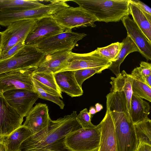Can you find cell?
Instances as JSON below:
<instances>
[{
    "label": "cell",
    "instance_id": "3957f363",
    "mask_svg": "<svg viewBox=\"0 0 151 151\" xmlns=\"http://www.w3.org/2000/svg\"><path fill=\"white\" fill-rule=\"evenodd\" d=\"M97 19L106 23L116 22L129 14L130 0H73Z\"/></svg>",
    "mask_w": 151,
    "mask_h": 151
},
{
    "label": "cell",
    "instance_id": "f546056e",
    "mask_svg": "<svg viewBox=\"0 0 151 151\" xmlns=\"http://www.w3.org/2000/svg\"><path fill=\"white\" fill-rule=\"evenodd\" d=\"M132 88L133 93L137 96L151 102V87L142 82L134 79Z\"/></svg>",
    "mask_w": 151,
    "mask_h": 151
},
{
    "label": "cell",
    "instance_id": "9c48e42d",
    "mask_svg": "<svg viewBox=\"0 0 151 151\" xmlns=\"http://www.w3.org/2000/svg\"><path fill=\"white\" fill-rule=\"evenodd\" d=\"M34 68L21 69L0 74V93L16 89L35 91L32 78Z\"/></svg>",
    "mask_w": 151,
    "mask_h": 151
},
{
    "label": "cell",
    "instance_id": "74e56055",
    "mask_svg": "<svg viewBox=\"0 0 151 151\" xmlns=\"http://www.w3.org/2000/svg\"><path fill=\"white\" fill-rule=\"evenodd\" d=\"M145 83L151 87V74L145 77Z\"/></svg>",
    "mask_w": 151,
    "mask_h": 151
},
{
    "label": "cell",
    "instance_id": "5bb4252c",
    "mask_svg": "<svg viewBox=\"0 0 151 151\" xmlns=\"http://www.w3.org/2000/svg\"><path fill=\"white\" fill-rule=\"evenodd\" d=\"M72 50H64L46 54L34 71L55 73L65 69L72 57Z\"/></svg>",
    "mask_w": 151,
    "mask_h": 151
},
{
    "label": "cell",
    "instance_id": "6da1fadb",
    "mask_svg": "<svg viewBox=\"0 0 151 151\" xmlns=\"http://www.w3.org/2000/svg\"><path fill=\"white\" fill-rule=\"evenodd\" d=\"M106 98V110L114 124L117 151H136L138 142L128 111L124 93L110 91Z\"/></svg>",
    "mask_w": 151,
    "mask_h": 151
},
{
    "label": "cell",
    "instance_id": "4316f807",
    "mask_svg": "<svg viewBox=\"0 0 151 151\" xmlns=\"http://www.w3.org/2000/svg\"><path fill=\"white\" fill-rule=\"evenodd\" d=\"M32 78L62 95V92L56 82L53 73L36 72L32 74Z\"/></svg>",
    "mask_w": 151,
    "mask_h": 151
},
{
    "label": "cell",
    "instance_id": "2e32d148",
    "mask_svg": "<svg viewBox=\"0 0 151 151\" xmlns=\"http://www.w3.org/2000/svg\"><path fill=\"white\" fill-rule=\"evenodd\" d=\"M50 119L47 106L39 103L30 111L23 125L28 128L34 134L46 127Z\"/></svg>",
    "mask_w": 151,
    "mask_h": 151
},
{
    "label": "cell",
    "instance_id": "7a4b0ae2",
    "mask_svg": "<svg viewBox=\"0 0 151 151\" xmlns=\"http://www.w3.org/2000/svg\"><path fill=\"white\" fill-rule=\"evenodd\" d=\"M76 111L63 118L53 120L50 119L48 125L24 140L20 151L37 149L50 145L65 137L68 134L81 128L77 122Z\"/></svg>",
    "mask_w": 151,
    "mask_h": 151
},
{
    "label": "cell",
    "instance_id": "b9f144b4",
    "mask_svg": "<svg viewBox=\"0 0 151 151\" xmlns=\"http://www.w3.org/2000/svg\"><path fill=\"white\" fill-rule=\"evenodd\" d=\"M2 42V35L1 32H0V52L1 51V47Z\"/></svg>",
    "mask_w": 151,
    "mask_h": 151
},
{
    "label": "cell",
    "instance_id": "83f0119b",
    "mask_svg": "<svg viewBox=\"0 0 151 151\" xmlns=\"http://www.w3.org/2000/svg\"><path fill=\"white\" fill-rule=\"evenodd\" d=\"M110 66H101L75 70V76L76 81L79 86L82 88V84L85 80L96 73H101L103 70L108 69Z\"/></svg>",
    "mask_w": 151,
    "mask_h": 151
},
{
    "label": "cell",
    "instance_id": "60d3db41",
    "mask_svg": "<svg viewBox=\"0 0 151 151\" xmlns=\"http://www.w3.org/2000/svg\"><path fill=\"white\" fill-rule=\"evenodd\" d=\"M89 112L91 115L95 114L96 112L95 108L93 107H91L89 109Z\"/></svg>",
    "mask_w": 151,
    "mask_h": 151
},
{
    "label": "cell",
    "instance_id": "ab89813d",
    "mask_svg": "<svg viewBox=\"0 0 151 151\" xmlns=\"http://www.w3.org/2000/svg\"><path fill=\"white\" fill-rule=\"evenodd\" d=\"M103 108L102 105L99 103L95 104V109L96 112L100 111Z\"/></svg>",
    "mask_w": 151,
    "mask_h": 151
},
{
    "label": "cell",
    "instance_id": "8992f818",
    "mask_svg": "<svg viewBox=\"0 0 151 151\" xmlns=\"http://www.w3.org/2000/svg\"><path fill=\"white\" fill-rule=\"evenodd\" d=\"M66 30L75 27L96 26L97 19L82 8L69 6L62 9L52 16Z\"/></svg>",
    "mask_w": 151,
    "mask_h": 151
},
{
    "label": "cell",
    "instance_id": "44dd1931",
    "mask_svg": "<svg viewBox=\"0 0 151 151\" xmlns=\"http://www.w3.org/2000/svg\"><path fill=\"white\" fill-rule=\"evenodd\" d=\"M32 134L28 128L22 125L8 135L3 137L6 151H20L22 143Z\"/></svg>",
    "mask_w": 151,
    "mask_h": 151
},
{
    "label": "cell",
    "instance_id": "4fadbf2b",
    "mask_svg": "<svg viewBox=\"0 0 151 151\" xmlns=\"http://www.w3.org/2000/svg\"><path fill=\"white\" fill-rule=\"evenodd\" d=\"M111 63V61L99 53L96 49L86 53L72 52L68 67L61 71L110 66Z\"/></svg>",
    "mask_w": 151,
    "mask_h": 151
},
{
    "label": "cell",
    "instance_id": "30bf717a",
    "mask_svg": "<svg viewBox=\"0 0 151 151\" xmlns=\"http://www.w3.org/2000/svg\"><path fill=\"white\" fill-rule=\"evenodd\" d=\"M2 93L9 105L23 118L27 116L39 98L35 91L24 89L10 90Z\"/></svg>",
    "mask_w": 151,
    "mask_h": 151
},
{
    "label": "cell",
    "instance_id": "52a82bcc",
    "mask_svg": "<svg viewBox=\"0 0 151 151\" xmlns=\"http://www.w3.org/2000/svg\"><path fill=\"white\" fill-rule=\"evenodd\" d=\"M86 35L84 33L66 30L47 38L35 45L46 54L64 50H72L77 42Z\"/></svg>",
    "mask_w": 151,
    "mask_h": 151
},
{
    "label": "cell",
    "instance_id": "f35d334b",
    "mask_svg": "<svg viewBox=\"0 0 151 151\" xmlns=\"http://www.w3.org/2000/svg\"><path fill=\"white\" fill-rule=\"evenodd\" d=\"M0 151H6L3 142V138L0 136Z\"/></svg>",
    "mask_w": 151,
    "mask_h": 151
},
{
    "label": "cell",
    "instance_id": "603a6c76",
    "mask_svg": "<svg viewBox=\"0 0 151 151\" xmlns=\"http://www.w3.org/2000/svg\"><path fill=\"white\" fill-rule=\"evenodd\" d=\"M123 44L115 61L112 62L108 69L110 70L117 76L120 73V67L125 58L130 53L135 52H139L138 48L128 36L122 41Z\"/></svg>",
    "mask_w": 151,
    "mask_h": 151
},
{
    "label": "cell",
    "instance_id": "484cf974",
    "mask_svg": "<svg viewBox=\"0 0 151 151\" xmlns=\"http://www.w3.org/2000/svg\"><path fill=\"white\" fill-rule=\"evenodd\" d=\"M136 137L139 143L151 145V120L148 119L134 124Z\"/></svg>",
    "mask_w": 151,
    "mask_h": 151
},
{
    "label": "cell",
    "instance_id": "8d00e7d4",
    "mask_svg": "<svg viewBox=\"0 0 151 151\" xmlns=\"http://www.w3.org/2000/svg\"><path fill=\"white\" fill-rule=\"evenodd\" d=\"M136 151H151V145L146 144L139 143Z\"/></svg>",
    "mask_w": 151,
    "mask_h": 151
},
{
    "label": "cell",
    "instance_id": "e0dca14e",
    "mask_svg": "<svg viewBox=\"0 0 151 151\" xmlns=\"http://www.w3.org/2000/svg\"><path fill=\"white\" fill-rule=\"evenodd\" d=\"M101 137L97 151H117L113 122L108 110L101 122Z\"/></svg>",
    "mask_w": 151,
    "mask_h": 151
},
{
    "label": "cell",
    "instance_id": "cb8c5ba5",
    "mask_svg": "<svg viewBox=\"0 0 151 151\" xmlns=\"http://www.w3.org/2000/svg\"><path fill=\"white\" fill-rule=\"evenodd\" d=\"M32 80L35 91L39 98L52 102L58 105L61 109H63L65 104L60 99L63 98L62 95L39 82L32 78Z\"/></svg>",
    "mask_w": 151,
    "mask_h": 151
},
{
    "label": "cell",
    "instance_id": "e575fe53",
    "mask_svg": "<svg viewBox=\"0 0 151 151\" xmlns=\"http://www.w3.org/2000/svg\"><path fill=\"white\" fill-rule=\"evenodd\" d=\"M132 0L140 7L146 17H149L151 16V9L150 7L139 0Z\"/></svg>",
    "mask_w": 151,
    "mask_h": 151
},
{
    "label": "cell",
    "instance_id": "5b68a950",
    "mask_svg": "<svg viewBox=\"0 0 151 151\" xmlns=\"http://www.w3.org/2000/svg\"><path fill=\"white\" fill-rule=\"evenodd\" d=\"M45 55L35 45H25L11 58L0 61V74L21 69H36Z\"/></svg>",
    "mask_w": 151,
    "mask_h": 151
},
{
    "label": "cell",
    "instance_id": "f1b7e54d",
    "mask_svg": "<svg viewBox=\"0 0 151 151\" xmlns=\"http://www.w3.org/2000/svg\"><path fill=\"white\" fill-rule=\"evenodd\" d=\"M123 43L117 42L96 49L98 52L111 62L115 61L123 46Z\"/></svg>",
    "mask_w": 151,
    "mask_h": 151
},
{
    "label": "cell",
    "instance_id": "7c38bea8",
    "mask_svg": "<svg viewBox=\"0 0 151 151\" xmlns=\"http://www.w3.org/2000/svg\"><path fill=\"white\" fill-rule=\"evenodd\" d=\"M23 117L11 106L0 93V136H6L22 125Z\"/></svg>",
    "mask_w": 151,
    "mask_h": 151
},
{
    "label": "cell",
    "instance_id": "7402d4cb",
    "mask_svg": "<svg viewBox=\"0 0 151 151\" xmlns=\"http://www.w3.org/2000/svg\"><path fill=\"white\" fill-rule=\"evenodd\" d=\"M129 10L132 20L151 43V22L140 7L132 0L129 4Z\"/></svg>",
    "mask_w": 151,
    "mask_h": 151
},
{
    "label": "cell",
    "instance_id": "9a60e30c",
    "mask_svg": "<svg viewBox=\"0 0 151 151\" xmlns=\"http://www.w3.org/2000/svg\"><path fill=\"white\" fill-rule=\"evenodd\" d=\"M121 21L129 36L138 48L139 53L147 60H151V43L133 20L128 16Z\"/></svg>",
    "mask_w": 151,
    "mask_h": 151
},
{
    "label": "cell",
    "instance_id": "836d02e7",
    "mask_svg": "<svg viewBox=\"0 0 151 151\" xmlns=\"http://www.w3.org/2000/svg\"><path fill=\"white\" fill-rule=\"evenodd\" d=\"M138 68L141 74L146 77L151 74V64L147 62L142 61Z\"/></svg>",
    "mask_w": 151,
    "mask_h": 151
},
{
    "label": "cell",
    "instance_id": "7bdbcfd3",
    "mask_svg": "<svg viewBox=\"0 0 151 151\" xmlns=\"http://www.w3.org/2000/svg\"></svg>",
    "mask_w": 151,
    "mask_h": 151
},
{
    "label": "cell",
    "instance_id": "d4e9b609",
    "mask_svg": "<svg viewBox=\"0 0 151 151\" xmlns=\"http://www.w3.org/2000/svg\"><path fill=\"white\" fill-rule=\"evenodd\" d=\"M44 5L38 0H0V10H27Z\"/></svg>",
    "mask_w": 151,
    "mask_h": 151
},
{
    "label": "cell",
    "instance_id": "d6986e66",
    "mask_svg": "<svg viewBox=\"0 0 151 151\" xmlns=\"http://www.w3.org/2000/svg\"><path fill=\"white\" fill-rule=\"evenodd\" d=\"M110 83L111 86L110 91L124 92L126 96L127 109L129 114L130 102L133 93L132 84L133 78L131 74L123 70L116 77H111Z\"/></svg>",
    "mask_w": 151,
    "mask_h": 151
},
{
    "label": "cell",
    "instance_id": "4dcf8cb0",
    "mask_svg": "<svg viewBox=\"0 0 151 151\" xmlns=\"http://www.w3.org/2000/svg\"><path fill=\"white\" fill-rule=\"evenodd\" d=\"M91 115L89 113L87 108L81 111L77 115L76 119L81 126L83 128H93L96 125H93L91 122Z\"/></svg>",
    "mask_w": 151,
    "mask_h": 151
},
{
    "label": "cell",
    "instance_id": "277c9868",
    "mask_svg": "<svg viewBox=\"0 0 151 151\" xmlns=\"http://www.w3.org/2000/svg\"><path fill=\"white\" fill-rule=\"evenodd\" d=\"M101 122L93 128L80 129L68 134L64 140L71 151H97L99 145Z\"/></svg>",
    "mask_w": 151,
    "mask_h": 151
},
{
    "label": "cell",
    "instance_id": "d6a6232c",
    "mask_svg": "<svg viewBox=\"0 0 151 151\" xmlns=\"http://www.w3.org/2000/svg\"><path fill=\"white\" fill-rule=\"evenodd\" d=\"M25 40L19 42L12 47L5 54L0 56V61L8 59L14 55L19 50L22 48L25 45Z\"/></svg>",
    "mask_w": 151,
    "mask_h": 151
},
{
    "label": "cell",
    "instance_id": "d590c367",
    "mask_svg": "<svg viewBox=\"0 0 151 151\" xmlns=\"http://www.w3.org/2000/svg\"><path fill=\"white\" fill-rule=\"evenodd\" d=\"M134 79L137 80L145 83V77L140 73L138 67L134 68L131 74Z\"/></svg>",
    "mask_w": 151,
    "mask_h": 151
},
{
    "label": "cell",
    "instance_id": "8fae6325",
    "mask_svg": "<svg viewBox=\"0 0 151 151\" xmlns=\"http://www.w3.org/2000/svg\"><path fill=\"white\" fill-rule=\"evenodd\" d=\"M65 31L52 17L37 19L33 28L25 40V45H35L47 38Z\"/></svg>",
    "mask_w": 151,
    "mask_h": 151
},
{
    "label": "cell",
    "instance_id": "ac0fdd59",
    "mask_svg": "<svg viewBox=\"0 0 151 151\" xmlns=\"http://www.w3.org/2000/svg\"><path fill=\"white\" fill-rule=\"evenodd\" d=\"M57 85L61 92L71 97L82 96L83 91L78 83L74 70H68L53 73Z\"/></svg>",
    "mask_w": 151,
    "mask_h": 151
},
{
    "label": "cell",
    "instance_id": "1f68e13d",
    "mask_svg": "<svg viewBox=\"0 0 151 151\" xmlns=\"http://www.w3.org/2000/svg\"><path fill=\"white\" fill-rule=\"evenodd\" d=\"M65 137L59 139L50 145L37 149L26 151H71L64 145V140Z\"/></svg>",
    "mask_w": 151,
    "mask_h": 151
},
{
    "label": "cell",
    "instance_id": "ba28073f",
    "mask_svg": "<svg viewBox=\"0 0 151 151\" xmlns=\"http://www.w3.org/2000/svg\"><path fill=\"white\" fill-rule=\"evenodd\" d=\"M37 19H25L13 22L1 32L0 56L5 54L19 42L25 40L33 28Z\"/></svg>",
    "mask_w": 151,
    "mask_h": 151
},
{
    "label": "cell",
    "instance_id": "ffe728a7",
    "mask_svg": "<svg viewBox=\"0 0 151 151\" xmlns=\"http://www.w3.org/2000/svg\"><path fill=\"white\" fill-rule=\"evenodd\" d=\"M150 108L148 103L133 93L131 100L129 115L134 124L148 119Z\"/></svg>",
    "mask_w": 151,
    "mask_h": 151
}]
</instances>
